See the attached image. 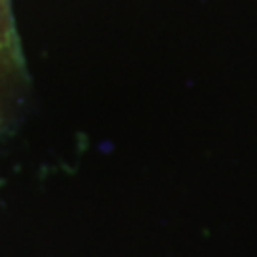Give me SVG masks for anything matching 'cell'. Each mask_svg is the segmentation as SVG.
<instances>
[{"instance_id":"obj_1","label":"cell","mask_w":257,"mask_h":257,"mask_svg":"<svg viewBox=\"0 0 257 257\" xmlns=\"http://www.w3.org/2000/svg\"><path fill=\"white\" fill-rule=\"evenodd\" d=\"M8 63H10V35L6 25H4V21H2V14H0V84H2L4 74H6Z\"/></svg>"}]
</instances>
